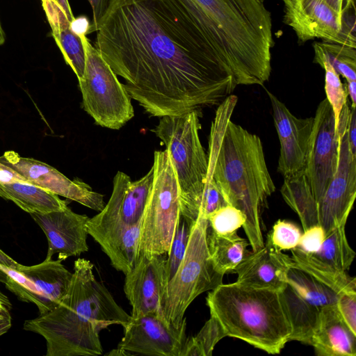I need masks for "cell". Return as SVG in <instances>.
I'll return each instance as SVG.
<instances>
[{"mask_svg":"<svg viewBox=\"0 0 356 356\" xmlns=\"http://www.w3.org/2000/svg\"><path fill=\"white\" fill-rule=\"evenodd\" d=\"M95 47L152 116L221 104L237 86L208 37L176 0H111Z\"/></svg>","mask_w":356,"mask_h":356,"instance_id":"obj_1","label":"cell"},{"mask_svg":"<svg viewBox=\"0 0 356 356\" xmlns=\"http://www.w3.org/2000/svg\"><path fill=\"white\" fill-rule=\"evenodd\" d=\"M238 97L218 105L209 138L208 171L225 201L243 212L242 227L252 251L264 245L260 212L275 191L259 137L232 121Z\"/></svg>","mask_w":356,"mask_h":356,"instance_id":"obj_2","label":"cell"},{"mask_svg":"<svg viewBox=\"0 0 356 356\" xmlns=\"http://www.w3.org/2000/svg\"><path fill=\"white\" fill-rule=\"evenodd\" d=\"M131 319L93 273V264L79 258L69 289L51 310L25 321L23 328L43 337L47 356H97L103 353L100 332Z\"/></svg>","mask_w":356,"mask_h":356,"instance_id":"obj_3","label":"cell"},{"mask_svg":"<svg viewBox=\"0 0 356 356\" xmlns=\"http://www.w3.org/2000/svg\"><path fill=\"white\" fill-rule=\"evenodd\" d=\"M208 37L236 85L263 86L271 72L272 19L259 0H176Z\"/></svg>","mask_w":356,"mask_h":356,"instance_id":"obj_4","label":"cell"},{"mask_svg":"<svg viewBox=\"0 0 356 356\" xmlns=\"http://www.w3.org/2000/svg\"><path fill=\"white\" fill-rule=\"evenodd\" d=\"M206 301L227 337L272 355L280 354L290 341L292 327L281 291L222 283Z\"/></svg>","mask_w":356,"mask_h":356,"instance_id":"obj_5","label":"cell"},{"mask_svg":"<svg viewBox=\"0 0 356 356\" xmlns=\"http://www.w3.org/2000/svg\"><path fill=\"white\" fill-rule=\"evenodd\" d=\"M201 111L161 117L153 129L165 144L178 182L181 215L195 222L201 214L208 156L200 142Z\"/></svg>","mask_w":356,"mask_h":356,"instance_id":"obj_6","label":"cell"},{"mask_svg":"<svg viewBox=\"0 0 356 356\" xmlns=\"http://www.w3.org/2000/svg\"><path fill=\"white\" fill-rule=\"evenodd\" d=\"M208 220L200 215L191 232L184 259L174 276L166 283L161 300L165 320L179 327L190 304L201 293L222 283L210 258L207 236Z\"/></svg>","mask_w":356,"mask_h":356,"instance_id":"obj_7","label":"cell"},{"mask_svg":"<svg viewBox=\"0 0 356 356\" xmlns=\"http://www.w3.org/2000/svg\"><path fill=\"white\" fill-rule=\"evenodd\" d=\"M154 179L140 222L139 254H167L181 215L177 175L168 154H154Z\"/></svg>","mask_w":356,"mask_h":356,"instance_id":"obj_8","label":"cell"},{"mask_svg":"<svg viewBox=\"0 0 356 356\" xmlns=\"http://www.w3.org/2000/svg\"><path fill=\"white\" fill-rule=\"evenodd\" d=\"M81 38L86 64L83 76L78 81L84 110L97 124L120 129L134 115L130 96L86 35Z\"/></svg>","mask_w":356,"mask_h":356,"instance_id":"obj_9","label":"cell"},{"mask_svg":"<svg viewBox=\"0 0 356 356\" xmlns=\"http://www.w3.org/2000/svg\"><path fill=\"white\" fill-rule=\"evenodd\" d=\"M284 22L300 42L322 39L356 48L355 3L345 5L339 13L324 0H283Z\"/></svg>","mask_w":356,"mask_h":356,"instance_id":"obj_10","label":"cell"},{"mask_svg":"<svg viewBox=\"0 0 356 356\" xmlns=\"http://www.w3.org/2000/svg\"><path fill=\"white\" fill-rule=\"evenodd\" d=\"M350 107H343L337 128L340 131L338 165L325 193L316 202L318 225L327 234L346 225L356 197V155L350 149L347 125Z\"/></svg>","mask_w":356,"mask_h":356,"instance_id":"obj_11","label":"cell"},{"mask_svg":"<svg viewBox=\"0 0 356 356\" xmlns=\"http://www.w3.org/2000/svg\"><path fill=\"white\" fill-rule=\"evenodd\" d=\"M340 131L325 98L314 117L304 172L316 202L325 193L338 165Z\"/></svg>","mask_w":356,"mask_h":356,"instance_id":"obj_12","label":"cell"},{"mask_svg":"<svg viewBox=\"0 0 356 356\" xmlns=\"http://www.w3.org/2000/svg\"><path fill=\"white\" fill-rule=\"evenodd\" d=\"M186 319L179 327L169 324L161 313L132 317L124 327L117 348L124 355L180 356L186 340Z\"/></svg>","mask_w":356,"mask_h":356,"instance_id":"obj_13","label":"cell"},{"mask_svg":"<svg viewBox=\"0 0 356 356\" xmlns=\"http://www.w3.org/2000/svg\"><path fill=\"white\" fill-rule=\"evenodd\" d=\"M0 161L19 173L31 184L99 212L105 206L103 195L92 191L87 184L80 180L68 179L45 163L22 157L14 151L6 152L0 157Z\"/></svg>","mask_w":356,"mask_h":356,"instance_id":"obj_14","label":"cell"},{"mask_svg":"<svg viewBox=\"0 0 356 356\" xmlns=\"http://www.w3.org/2000/svg\"><path fill=\"white\" fill-rule=\"evenodd\" d=\"M266 91L280 143L277 170L284 178L305 169L314 117L298 118L273 93Z\"/></svg>","mask_w":356,"mask_h":356,"instance_id":"obj_15","label":"cell"},{"mask_svg":"<svg viewBox=\"0 0 356 356\" xmlns=\"http://www.w3.org/2000/svg\"><path fill=\"white\" fill-rule=\"evenodd\" d=\"M166 259L165 254H140L133 268L125 275L124 292L131 305L132 317L162 314L161 300L167 283Z\"/></svg>","mask_w":356,"mask_h":356,"instance_id":"obj_16","label":"cell"},{"mask_svg":"<svg viewBox=\"0 0 356 356\" xmlns=\"http://www.w3.org/2000/svg\"><path fill=\"white\" fill-rule=\"evenodd\" d=\"M47 236L48 251L45 259L58 254L63 261L88 250L87 222L89 217L72 211L68 207L46 213H30Z\"/></svg>","mask_w":356,"mask_h":356,"instance_id":"obj_17","label":"cell"},{"mask_svg":"<svg viewBox=\"0 0 356 356\" xmlns=\"http://www.w3.org/2000/svg\"><path fill=\"white\" fill-rule=\"evenodd\" d=\"M140 222L134 225L101 216L89 218L87 231L108 256L112 266L124 275L139 257Z\"/></svg>","mask_w":356,"mask_h":356,"instance_id":"obj_18","label":"cell"},{"mask_svg":"<svg viewBox=\"0 0 356 356\" xmlns=\"http://www.w3.org/2000/svg\"><path fill=\"white\" fill-rule=\"evenodd\" d=\"M291 258L275 248L269 238L255 251L249 252L234 271L238 283L282 291L287 284L286 273Z\"/></svg>","mask_w":356,"mask_h":356,"instance_id":"obj_19","label":"cell"},{"mask_svg":"<svg viewBox=\"0 0 356 356\" xmlns=\"http://www.w3.org/2000/svg\"><path fill=\"white\" fill-rule=\"evenodd\" d=\"M154 179L152 166L148 172L137 181H131L125 173L118 171L113 179L111 197L99 214L125 224L140 223L151 191Z\"/></svg>","mask_w":356,"mask_h":356,"instance_id":"obj_20","label":"cell"},{"mask_svg":"<svg viewBox=\"0 0 356 356\" xmlns=\"http://www.w3.org/2000/svg\"><path fill=\"white\" fill-rule=\"evenodd\" d=\"M311 346L319 356L356 355V334L340 318L336 305L321 307Z\"/></svg>","mask_w":356,"mask_h":356,"instance_id":"obj_21","label":"cell"},{"mask_svg":"<svg viewBox=\"0 0 356 356\" xmlns=\"http://www.w3.org/2000/svg\"><path fill=\"white\" fill-rule=\"evenodd\" d=\"M51 29V35L65 63L71 67L78 80L83 76L85 47L80 36L70 29V22L57 0H40Z\"/></svg>","mask_w":356,"mask_h":356,"instance_id":"obj_22","label":"cell"},{"mask_svg":"<svg viewBox=\"0 0 356 356\" xmlns=\"http://www.w3.org/2000/svg\"><path fill=\"white\" fill-rule=\"evenodd\" d=\"M16 270L35 284L53 307L66 295L72 277V273L59 259H44L42 263L33 266L19 264Z\"/></svg>","mask_w":356,"mask_h":356,"instance_id":"obj_23","label":"cell"},{"mask_svg":"<svg viewBox=\"0 0 356 356\" xmlns=\"http://www.w3.org/2000/svg\"><path fill=\"white\" fill-rule=\"evenodd\" d=\"M0 197L13 202L29 213L63 210L67 203L58 195L30 183H0Z\"/></svg>","mask_w":356,"mask_h":356,"instance_id":"obj_24","label":"cell"},{"mask_svg":"<svg viewBox=\"0 0 356 356\" xmlns=\"http://www.w3.org/2000/svg\"><path fill=\"white\" fill-rule=\"evenodd\" d=\"M281 293L292 327L290 341L311 346L321 307L305 300L288 284Z\"/></svg>","mask_w":356,"mask_h":356,"instance_id":"obj_25","label":"cell"},{"mask_svg":"<svg viewBox=\"0 0 356 356\" xmlns=\"http://www.w3.org/2000/svg\"><path fill=\"white\" fill-rule=\"evenodd\" d=\"M291 258L294 266L310 274L338 295L343 293H356L355 278L350 277L346 271L337 270L314 255L302 251L298 247L291 249Z\"/></svg>","mask_w":356,"mask_h":356,"instance_id":"obj_26","label":"cell"},{"mask_svg":"<svg viewBox=\"0 0 356 356\" xmlns=\"http://www.w3.org/2000/svg\"><path fill=\"white\" fill-rule=\"evenodd\" d=\"M207 241L213 265L216 270L223 275L234 271L249 252L248 241L236 232L221 235L207 228Z\"/></svg>","mask_w":356,"mask_h":356,"instance_id":"obj_27","label":"cell"},{"mask_svg":"<svg viewBox=\"0 0 356 356\" xmlns=\"http://www.w3.org/2000/svg\"><path fill=\"white\" fill-rule=\"evenodd\" d=\"M280 191L286 203L298 214L303 231L318 225L316 201L304 170L284 177Z\"/></svg>","mask_w":356,"mask_h":356,"instance_id":"obj_28","label":"cell"},{"mask_svg":"<svg viewBox=\"0 0 356 356\" xmlns=\"http://www.w3.org/2000/svg\"><path fill=\"white\" fill-rule=\"evenodd\" d=\"M286 283L305 300L319 307L337 303V293L293 263L286 273Z\"/></svg>","mask_w":356,"mask_h":356,"instance_id":"obj_29","label":"cell"},{"mask_svg":"<svg viewBox=\"0 0 356 356\" xmlns=\"http://www.w3.org/2000/svg\"><path fill=\"white\" fill-rule=\"evenodd\" d=\"M313 47L314 63L327 61L346 81H356V48L325 41L315 42Z\"/></svg>","mask_w":356,"mask_h":356,"instance_id":"obj_30","label":"cell"},{"mask_svg":"<svg viewBox=\"0 0 356 356\" xmlns=\"http://www.w3.org/2000/svg\"><path fill=\"white\" fill-rule=\"evenodd\" d=\"M345 227L346 225H341L327 233L319 251L312 254L341 271L350 268L355 257L348 243Z\"/></svg>","mask_w":356,"mask_h":356,"instance_id":"obj_31","label":"cell"},{"mask_svg":"<svg viewBox=\"0 0 356 356\" xmlns=\"http://www.w3.org/2000/svg\"><path fill=\"white\" fill-rule=\"evenodd\" d=\"M0 268L6 274V288L20 300L34 303L38 307L40 314H43L54 308L37 289L35 284L22 273L1 264H0Z\"/></svg>","mask_w":356,"mask_h":356,"instance_id":"obj_32","label":"cell"},{"mask_svg":"<svg viewBox=\"0 0 356 356\" xmlns=\"http://www.w3.org/2000/svg\"><path fill=\"white\" fill-rule=\"evenodd\" d=\"M225 337L218 321L210 316L195 336L186 339L180 356H211L216 345Z\"/></svg>","mask_w":356,"mask_h":356,"instance_id":"obj_33","label":"cell"},{"mask_svg":"<svg viewBox=\"0 0 356 356\" xmlns=\"http://www.w3.org/2000/svg\"><path fill=\"white\" fill-rule=\"evenodd\" d=\"M194 223L180 215L167 254L165 263L167 282L174 276L184 259Z\"/></svg>","mask_w":356,"mask_h":356,"instance_id":"obj_34","label":"cell"},{"mask_svg":"<svg viewBox=\"0 0 356 356\" xmlns=\"http://www.w3.org/2000/svg\"><path fill=\"white\" fill-rule=\"evenodd\" d=\"M320 65L325 70V90L327 96L326 99L332 108L335 125L337 129L341 112L343 106L348 102L346 86H344L341 83L339 74L329 63L323 61Z\"/></svg>","mask_w":356,"mask_h":356,"instance_id":"obj_35","label":"cell"},{"mask_svg":"<svg viewBox=\"0 0 356 356\" xmlns=\"http://www.w3.org/2000/svg\"><path fill=\"white\" fill-rule=\"evenodd\" d=\"M208 229L216 234L225 235L234 232L243 226L245 217L236 207L225 204L207 217Z\"/></svg>","mask_w":356,"mask_h":356,"instance_id":"obj_36","label":"cell"},{"mask_svg":"<svg viewBox=\"0 0 356 356\" xmlns=\"http://www.w3.org/2000/svg\"><path fill=\"white\" fill-rule=\"evenodd\" d=\"M302 232L294 223L278 220L273 225L268 238L277 250H291L298 246Z\"/></svg>","mask_w":356,"mask_h":356,"instance_id":"obj_37","label":"cell"},{"mask_svg":"<svg viewBox=\"0 0 356 356\" xmlns=\"http://www.w3.org/2000/svg\"><path fill=\"white\" fill-rule=\"evenodd\" d=\"M336 308L342 321L356 334V293L338 295Z\"/></svg>","mask_w":356,"mask_h":356,"instance_id":"obj_38","label":"cell"},{"mask_svg":"<svg viewBox=\"0 0 356 356\" xmlns=\"http://www.w3.org/2000/svg\"><path fill=\"white\" fill-rule=\"evenodd\" d=\"M325 236L322 226L314 225L302 234L298 248L306 253L315 254L321 249Z\"/></svg>","mask_w":356,"mask_h":356,"instance_id":"obj_39","label":"cell"},{"mask_svg":"<svg viewBox=\"0 0 356 356\" xmlns=\"http://www.w3.org/2000/svg\"><path fill=\"white\" fill-rule=\"evenodd\" d=\"M111 0H88L92 10V21L88 34L97 31L100 22L106 14Z\"/></svg>","mask_w":356,"mask_h":356,"instance_id":"obj_40","label":"cell"},{"mask_svg":"<svg viewBox=\"0 0 356 356\" xmlns=\"http://www.w3.org/2000/svg\"><path fill=\"white\" fill-rule=\"evenodd\" d=\"M11 308L12 305L8 298L0 291V336L11 327Z\"/></svg>","mask_w":356,"mask_h":356,"instance_id":"obj_41","label":"cell"},{"mask_svg":"<svg viewBox=\"0 0 356 356\" xmlns=\"http://www.w3.org/2000/svg\"><path fill=\"white\" fill-rule=\"evenodd\" d=\"M13 182L29 183L19 173L0 161V183L8 184Z\"/></svg>","mask_w":356,"mask_h":356,"instance_id":"obj_42","label":"cell"},{"mask_svg":"<svg viewBox=\"0 0 356 356\" xmlns=\"http://www.w3.org/2000/svg\"><path fill=\"white\" fill-rule=\"evenodd\" d=\"M347 134L350 149L353 154L356 155V108L350 107Z\"/></svg>","mask_w":356,"mask_h":356,"instance_id":"obj_43","label":"cell"},{"mask_svg":"<svg viewBox=\"0 0 356 356\" xmlns=\"http://www.w3.org/2000/svg\"><path fill=\"white\" fill-rule=\"evenodd\" d=\"M90 23L85 16H80L70 22L71 30L79 36L86 35L90 27Z\"/></svg>","mask_w":356,"mask_h":356,"instance_id":"obj_44","label":"cell"},{"mask_svg":"<svg viewBox=\"0 0 356 356\" xmlns=\"http://www.w3.org/2000/svg\"><path fill=\"white\" fill-rule=\"evenodd\" d=\"M0 264L11 268L17 269L19 264L0 249ZM0 282L3 284L6 282V274L1 268Z\"/></svg>","mask_w":356,"mask_h":356,"instance_id":"obj_45","label":"cell"},{"mask_svg":"<svg viewBox=\"0 0 356 356\" xmlns=\"http://www.w3.org/2000/svg\"><path fill=\"white\" fill-rule=\"evenodd\" d=\"M348 96L350 98L351 108H356V81H346Z\"/></svg>","mask_w":356,"mask_h":356,"instance_id":"obj_46","label":"cell"},{"mask_svg":"<svg viewBox=\"0 0 356 356\" xmlns=\"http://www.w3.org/2000/svg\"><path fill=\"white\" fill-rule=\"evenodd\" d=\"M328 5L339 13H343L345 3L355 1V0H324Z\"/></svg>","mask_w":356,"mask_h":356,"instance_id":"obj_47","label":"cell"},{"mask_svg":"<svg viewBox=\"0 0 356 356\" xmlns=\"http://www.w3.org/2000/svg\"><path fill=\"white\" fill-rule=\"evenodd\" d=\"M57 1L61 6L65 12L69 21L71 22L74 19V17L73 15L68 0H57Z\"/></svg>","mask_w":356,"mask_h":356,"instance_id":"obj_48","label":"cell"},{"mask_svg":"<svg viewBox=\"0 0 356 356\" xmlns=\"http://www.w3.org/2000/svg\"><path fill=\"white\" fill-rule=\"evenodd\" d=\"M5 41H6V33L2 27L1 21H0V45L3 44Z\"/></svg>","mask_w":356,"mask_h":356,"instance_id":"obj_49","label":"cell"},{"mask_svg":"<svg viewBox=\"0 0 356 356\" xmlns=\"http://www.w3.org/2000/svg\"><path fill=\"white\" fill-rule=\"evenodd\" d=\"M259 1H262V2H263L264 0H259Z\"/></svg>","mask_w":356,"mask_h":356,"instance_id":"obj_50","label":"cell"}]
</instances>
